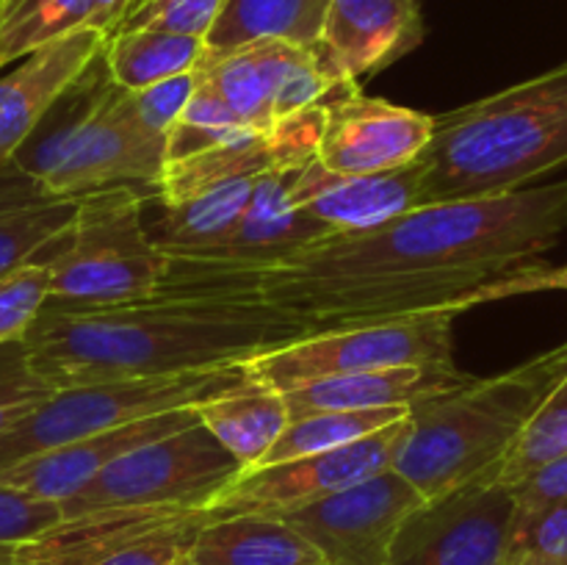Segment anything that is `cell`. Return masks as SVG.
Returning a JSON list of instances; mask_svg holds the SVG:
<instances>
[{
    "instance_id": "cell-20",
    "label": "cell",
    "mask_w": 567,
    "mask_h": 565,
    "mask_svg": "<svg viewBox=\"0 0 567 565\" xmlns=\"http://www.w3.org/2000/svg\"><path fill=\"white\" fill-rule=\"evenodd\" d=\"M471 374L460 371L457 363L430 366H396L382 371H360V374L327 377V380L305 382L286 391L291 419L324 410H380V408H413L421 399L449 393L465 386Z\"/></svg>"
},
{
    "instance_id": "cell-23",
    "label": "cell",
    "mask_w": 567,
    "mask_h": 565,
    "mask_svg": "<svg viewBox=\"0 0 567 565\" xmlns=\"http://www.w3.org/2000/svg\"><path fill=\"white\" fill-rule=\"evenodd\" d=\"M327 6L330 0H225L205 37V50L219 53L260 39H280L313 50L319 44Z\"/></svg>"
},
{
    "instance_id": "cell-15",
    "label": "cell",
    "mask_w": 567,
    "mask_h": 565,
    "mask_svg": "<svg viewBox=\"0 0 567 565\" xmlns=\"http://www.w3.org/2000/svg\"><path fill=\"white\" fill-rule=\"evenodd\" d=\"M419 0H330L313 53L332 81L377 75L424 42Z\"/></svg>"
},
{
    "instance_id": "cell-2",
    "label": "cell",
    "mask_w": 567,
    "mask_h": 565,
    "mask_svg": "<svg viewBox=\"0 0 567 565\" xmlns=\"http://www.w3.org/2000/svg\"><path fill=\"white\" fill-rule=\"evenodd\" d=\"M316 330L327 327L255 294L164 286L116 305L48 299L22 341L37 374L59 391L241 366L252 355Z\"/></svg>"
},
{
    "instance_id": "cell-34",
    "label": "cell",
    "mask_w": 567,
    "mask_h": 565,
    "mask_svg": "<svg viewBox=\"0 0 567 565\" xmlns=\"http://www.w3.org/2000/svg\"><path fill=\"white\" fill-rule=\"evenodd\" d=\"M53 388L37 374L25 341L0 343V435L44 402Z\"/></svg>"
},
{
    "instance_id": "cell-29",
    "label": "cell",
    "mask_w": 567,
    "mask_h": 565,
    "mask_svg": "<svg viewBox=\"0 0 567 565\" xmlns=\"http://www.w3.org/2000/svg\"><path fill=\"white\" fill-rule=\"evenodd\" d=\"M78 199L33 197L0 208V275L42 258L72 225Z\"/></svg>"
},
{
    "instance_id": "cell-36",
    "label": "cell",
    "mask_w": 567,
    "mask_h": 565,
    "mask_svg": "<svg viewBox=\"0 0 567 565\" xmlns=\"http://www.w3.org/2000/svg\"><path fill=\"white\" fill-rule=\"evenodd\" d=\"M197 86H199V72L188 70V72H181V75L166 78V81L161 83H153V86L147 89L131 92L138 120H142L144 127L153 131L155 136L166 138Z\"/></svg>"
},
{
    "instance_id": "cell-42",
    "label": "cell",
    "mask_w": 567,
    "mask_h": 565,
    "mask_svg": "<svg viewBox=\"0 0 567 565\" xmlns=\"http://www.w3.org/2000/svg\"><path fill=\"white\" fill-rule=\"evenodd\" d=\"M551 402H557V404H567V377L563 380V386H559L557 391L551 393Z\"/></svg>"
},
{
    "instance_id": "cell-40",
    "label": "cell",
    "mask_w": 567,
    "mask_h": 565,
    "mask_svg": "<svg viewBox=\"0 0 567 565\" xmlns=\"http://www.w3.org/2000/svg\"><path fill=\"white\" fill-rule=\"evenodd\" d=\"M535 291H567V266L559 269H543V266H532L520 277L518 294H535Z\"/></svg>"
},
{
    "instance_id": "cell-37",
    "label": "cell",
    "mask_w": 567,
    "mask_h": 565,
    "mask_svg": "<svg viewBox=\"0 0 567 565\" xmlns=\"http://www.w3.org/2000/svg\"><path fill=\"white\" fill-rule=\"evenodd\" d=\"M515 552H535L567 563V499L515 515Z\"/></svg>"
},
{
    "instance_id": "cell-31",
    "label": "cell",
    "mask_w": 567,
    "mask_h": 565,
    "mask_svg": "<svg viewBox=\"0 0 567 565\" xmlns=\"http://www.w3.org/2000/svg\"><path fill=\"white\" fill-rule=\"evenodd\" d=\"M205 521H208L205 510L177 515V518L153 526L142 535L127 537L78 565H172L183 552H188L194 535Z\"/></svg>"
},
{
    "instance_id": "cell-11",
    "label": "cell",
    "mask_w": 567,
    "mask_h": 565,
    "mask_svg": "<svg viewBox=\"0 0 567 565\" xmlns=\"http://www.w3.org/2000/svg\"><path fill=\"white\" fill-rule=\"evenodd\" d=\"M197 72L238 120L264 136L277 122L324 103L341 83L327 75L313 50L280 39H260L219 53L205 50Z\"/></svg>"
},
{
    "instance_id": "cell-26",
    "label": "cell",
    "mask_w": 567,
    "mask_h": 565,
    "mask_svg": "<svg viewBox=\"0 0 567 565\" xmlns=\"http://www.w3.org/2000/svg\"><path fill=\"white\" fill-rule=\"evenodd\" d=\"M203 53V39L166 31H114L100 50L111 81L127 92L197 70Z\"/></svg>"
},
{
    "instance_id": "cell-24",
    "label": "cell",
    "mask_w": 567,
    "mask_h": 565,
    "mask_svg": "<svg viewBox=\"0 0 567 565\" xmlns=\"http://www.w3.org/2000/svg\"><path fill=\"white\" fill-rule=\"evenodd\" d=\"M258 177H238L183 203L164 205L158 222L147 225L150 238L166 258H186L214 247L241 219Z\"/></svg>"
},
{
    "instance_id": "cell-44",
    "label": "cell",
    "mask_w": 567,
    "mask_h": 565,
    "mask_svg": "<svg viewBox=\"0 0 567 565\" xmlns=\"http://www.w3.org/2000/svg\"><path fill=\"white\" fill-rule=\"evenodd\" d=\"M172 565H197V563H194V559H192V557H188V552H183V554H181V557H177V559H175V563H172Z\"/></svg>"
},
{
    "instance_id": "cell-13",
    "label": "cell",
    "mask_w": 567,
    "mask_h": 565,
    "mask_svg": "<svg viewBox=\"0 0 567 565\" xmlns=\"http://www.w3.org/2000/svg\"><path fill=\"white\" fill-rule=\"evenodd\" d=\"M424 502L396 469H385L277 518L308 537L324 565H388L399 530Z\"/></svg>"
},
{
    "instance_id": "cell-39",
    "label": "cell",
    "mask_w": 567,
    "mask_h": 565,
    "mask_svg": "<svg viewBox=\"0 0 567 565\" xmlns=\"http://www.w3.org/2000/svg\"><path fill=\"white\" fill-rule=\"evenodd\" d=\"M136 3V0H89V14H86V28L111 37V33L120 28V22L125 20L127 9Z\"/></svg>"
},
{
    "instance_id": "cell-14",
    "label": "cell",
    "mask_w": 567,
    "mask_h": 565,
    "mask_svg": "<svg viewBox=\"0 0 567 565\" xmlns=\"http://www.w3.org/2000/svg\"><path fill=\"white\" fill-rule=\"evenodd\" d=\"M432 133L435 116L369 97L358 81H341L324 100L316 161L332 175H380L419 161Z\"/></svg>"
},
{
    "instance_id": "cell-9",
    "label": "cell",
    "mask_w": 567,
    "mask_h": 565,
    "mask_svg": "<svg viewBox=\"0 0 567 565\" xmlns=\"http://www.w3.org/2000/svg\"><path fill=\"white\" fill-rule=\"evenodd\" d=\"M241 471V463L197 419L105 465L61 504V513L75 518L103 510H205Z\"/></svg>"
},
{
    "instance_id": "cell-32",
    "label": "cell",
    "mask_w": 567,
    "mask_h": 565,
    "mask_svg": "<svg viewBox=\"0 0 567 565\" xmlns=\"http://www.w3.org/2000/svg\"><path fill=\"white\" fill-rule=\"evenodd\" d=\"M50 299V266L31 260L0 275V343L22 341Z\"/></svg>"
},
{
    "instance_id": "cell-38",
    "label": "cell",
    "mask_w": 567,
    "mask_h": 565,
    "mask_svg": "<svg viewBox=\"0 0 567 565\" xmlns=\"http://www.w3.org/2000/svg\"><path fill=\"white\" fill-rule=\"evenodd\" d=\"M520 513L567 499V454L509 487Z\"/></svg>"
},
{
    "instance_id": "cell-5",
    "label": "cell",
    "mask_w": 567,
    "mask_h": 565,
    "mask_svg": "<svg viewBox=\"0 0 567 565\" xmlns=\"http://www.w3.org/2000/svg\"><path fill=\"white\" fill-rule=\"evenodd\" d=\"M164 155L166 138L144 127L133 94L111 81L97 53L6 166L39 197L78 199L120 183L155 188Z\"/></svg>"
},
{
    "instance_id": "cell-16",
    "label": "cell",
    "mask_w": 567,
    "mask_h": 565,
    "mask_svg": "<svg viewBox=\"0 0 567 565\" xmlns=\"http://www.w3.org/2000/svg\"><path fill=\"white\" fill-rule=\"evenodd\" d=\"M302 166L275 164L271 170H266L255 183V192L244 208L241 219L214 247L169 260L216 266V269L264 266L332 236L330 227H324L308 210L293 205V181H297Z\"/></svg>"
},
{
    "instance_id": "cell-41",
    "label": "cell",
    "mask_w": 567,
    "mask_h": 565,
    "mask_svg": "<svg viewBox=\"0 0 567 565\" xmlns=\"http://www.w3.org/2000/svg\"><path fill=\"white\" fill-rule=\"evenodd\" d=\"M507 565H567L563 559L546 557V554H535V552H515L513 557L507 559Z\"/></svg>"
},
{
    "instance_id": "cell-43",
    "label": "cell",
    "mask_w": 567,
    "mask_h": 565,
    "mask_svg": "<svg viewBox=\"0 0 567 565\" xmlns=\"http://www.w3.org/2000/svg\"><path fill=\"white\" fill-rule=\"evenodd\" d=\"M0 565H48V563H37V559H17V557H11V559H0Z\"/></svg>"
},
{
    "instance_id": "cell-3",
    "label": "cell",
    "mask_w": 567,
    "mask_h": 565,
    "mask_svg": "<svg viewBox=\"0 0 567 565\" xmlns=\"http://www.w3.org/2000/svg\"><path fill=\"white\" fill-rule=\"evenodd\" d=\"M421 205L526 188L567 166V61L435 116Z\"/></svg>"
},
{
    "instance_id": "cell-33",
    "label": "cell",
    "mask_w": 567,
    "mask_h": 565,
    "mask_svg": "<svg viewBox=\"0 0 567 565\" xmlns=\"http://www.w3.org/2000/svg\"><path fill=\"white\" fill-rule=\"evenodd\" d=\"M221 6L225 0H136L116 31H166L205 42Z\"/></svg>"
},
{
    "instance_id": "cell-21",
    "label": "cell",
    "mask_w": 567,
    "mask_h": 565,
    "mask_svg": "<svg viewBox=\"0 0 567 565\" xmlns=\"http://www.w3.org/2000/svg\"><path fill=\"white\" fill-rule=\"evenodd\" d=\"M192 410L244 471L260 465L291 419L286 397L247 374L236 386L197 402Z\"/></svg>"
},
{
    "instance_id": "cell-17",
    "label": "cell",
    "mask_w": 567,
    "mask_h": 565,
    "mask_svg": "<svg viewBox=\"0 0 567 565\" xmlns=\"http://www.w3.org/2000/svg\"><path fill=\"white\" fill-rule=\"evenodd\" d=\"M197 415L192 408L169 410V413L147 415V419L127 421L114 430L97 432V435L81 438L66 446L50 449V452L33 454V458L17 460V463L0 469V485L17 487L28 496L44 499V502L64 504L78 491L89 485L105 465L120 460L122 454L144 446L150 441L172 435L183 427L194 424Z\"/></svg>"
},
{
    "instance_id": "cell-19",
    "label": "cell",
    "mask_w": 567,
    "mask_h": 565,
    "mask_svg": "<svg viewBox=\"0 0 567 565\" xmlns=\"http://www.w3.org/2000/svg\"><path fill=\"white\" fill-rule=\"evenodd\" d=\"M424 161L380 175H332L319 161H310L293 181V205L308 210L332 233L377 227L421 205Z\"/></svg>"
},
{
    "instance_id": "cell-1",
    "label": "cell",
    "mask_w": 567,
    "mask_h": 565,
    "mask_svg": "<svg viewBox=\"0 0 567 565\" xmlns=\"http://www.w3.org/2000/svg\"><path fill=\"white\" fill-rule=\"evenodd\" d=\"M567 230V181L419 205L377 227L332 233L275 264L216 269L169 260L164 286L247 291L321 327L513 297V280ZM161 286V288H164Z\"/></svg>"
},
{
    "instance_id": "cell-35",
    "label": "cell",
    "mask_w": 567,
    "mask_h": 565,
    "mask_svg": "<svg viewBox=\"0 0 567 565\" xmlns=\"http://www.w3.org/2000/svg\"><path fill=\"white\" fill-rule=\"evenodd\" d=\"M61 518L59 504L0 485V559L14 557L17 548L53 530Z\"/></svg>"
},
{
    "instance_id": "cell-12",
    "label": "cell",
    "mask_w": 567,
    "mask_h": 565,
    "mask_svg": "<svg viewBox=\"0 0 567 565\" xmlns=\"http://www.w3.org/2000/svg\"><path fill=\"white\" fill-rule=\"evenodd\" d=\"M518 504L491 476L426 499L399 530L388 565H507Z\"/></svg>"
},
{
    "instance_id": "cell-27",
    "label": "cell",
    "mask_w": 567,
    "mask_h": 565,
    "mask_svg": "<svg viewBox=\"0 0 567 565\" xmlns=\"http://www.w3.org/2000/svg\"><path fill=\"white\" fill-rule=\"evenodd\" d=\"M408 408H380V410H324V413H308L288 419L286 430L266 452L260 465L286 463V460L308 458V454L330 452V449L347 446L358 438L371 435L393 421L404 419ZM258 469V465H255Z\"/></svg>"
},
{
    "instance_id": "cell-10",
    "label": "cell",
    "mask_w": 567,
    "mask_h": 565,
    "mask_svg": "<svg viewBox=\"0 0 567 565\" xmlns=\"http://www.w3.org/2000/svg\"><path fill=\"white\" fill-rule=\"evenodd\" d=\"M408 415L347 446L241 471L205 507V515L208 521L227 515H282L393 469L408 435Z\"/></svg>"
},
{
    "instance_id": "cell-25",
    "label": "cell",
    "mask_w": 567,
    "mask_h": 565,
    "mask_svg": "<svg viewBox=\"0 0 567 565\" xmlns=\"http://www.w3.org/2000/svg\"><path fill=\"white\" fill-rule=\"evenodd\" d=\"M271 166H275V150H271L269 136L249 131L164 164L153 192L161 205L183 203L238 177L264 175Z\"/></svg>"
},
{
    "instance_id": "cell-18",
    "label": "cell",
    "mask_w": 567,
    "mask_h": 565,
    "mask_svg": "<svg viewBox=\"0 0 567 565\" xmlns=\"http://www.w3.org/2000/svg\"><path fill=\"white\" fill-rule=\"evenodd\" d=\"M103 42V33L78 28L22 55L0 75V170L31 138L55 100L97 59Z\"/></svg>"
},
{
    "instance_id": "cell-30",
    "label": "cell",
    "mask_w": 567,
    "mask_h": 565,
    "mask_svg": "<svg viewBox=\"0 0 567 565\" xmlns=\"http://www.w3.org/2000/svg\"><path fill=\"white\" fill-rule=\"evenodd\" d=\"M567 454V404H557L548 399L529 421L513 446L507 449L493 471V482L504 487L518 485L520 480L540 471L543 465Z\"/></svg>"
},
{
    "instance_id": "cell-7",
    "label": "cell",
    "mask_w": 567,
    "mask_h": 565,
    "mask_svg": "<svg viewBox=\"0 0 567 565\" xmlns=\"http://www.w3.org/2000/svg\"><path fill=\"white\" fill-rule=\"evenodd\" d=\"M460 310L391 316L327 327L241 363L244 374L286 393L327 377L382 371L396 366L454 363V316Z\"/></svg>"
},
{
    "instance_id": "cell-28",
    "label": "cell",
    "mask_w": 567,
    "mask_h": 565,
    "mask_svg": "<svg viewBox=\"0 0 567 565\" xmlns=\"http://www.w3.org/2000/svg\"><path fill=\"white\" fill-rule=\"evenodd\" d=\"M89 0H0V70L86 28Z\"/></svg>"
},
{
    "instance_id": "cell-4",
    "label": "cell",
    "mask_w": 567,
    "mask_h": 565,
    "mask_svg": "<svg viewBox=\"0 0 567 565\" xmlns=\"http://www.w3.org/2000/svg\"><path fill=\"white\" fill-rule=\"evenodd\" d=\"M567 377V341L504 374L474 380L410 408L393 469L424 499L491 476L526 421Z\"/></svg>"
},
{
    "instance_id": "cell-22",
    "label": "cell",
    "mask_w": 567,
    "mask_h": 565,
    "mask_svg": "<svg viewBox=\"0 0 567 565\" xmlns=\"http://www.w3.org/2000/svg\"><path fill=\"white\" fill-rule=\"evenodd\" d=\"M188 557L197 565H324L313 543L277 515L205 521Z\"/></svg>"
},
{
    "instance_id": "cell-6",
    "label": "cell",
    "mask_w": 567,
    "mask_h": 565,
    "mask_svg": "<svg viewBox=\"0 0 567 565\" xmlns=\"http://www.w3.org/2000/svg\"><path fill=\"white\" fill-rule=\"evenodd\" d=\"M147 186H105L78 197L75 216L50 258V299L70 305H116L164 286L169 258L144 222Z\"/></svg>"
},
{
    "instance_id": "cell-8",
    "label": "cell",
    "mask_w": 567,
    "mask_h": 565,
    "mask_svg": "<svg viewBox=\"0 0 567 565\" xmlns=\"http://www.w3.org/2000/svg\"><path fill=\"white\" fill-rule=\"evenodd\" d=\"M238 380H244L241 366H225V369L188 371V374L59 388L0 435V469L81 438L114 430L127 421L194 408L203 399L236 386Z\"/></svg>"
}]
</instances>
